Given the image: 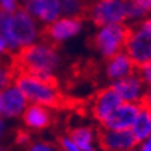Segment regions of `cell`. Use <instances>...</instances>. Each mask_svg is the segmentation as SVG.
Wrapping results in <instances>:
<instances>
[{
	"instance_id": "cell-7",
	"label": "cell",
	"mask_w": 151,
	"mask_h": 151,
	"mask_svg": "<svg viewBox=\"0 0 151 151\" xmlns=\"http://www.w3.org/2000/svg\"><path fill=\"white\" fill-rule=\"evenodd\" d=\"M85 30V20L83 17H67L60 15L58 20L50 23L44 27L42 33L45 40L55 45L65 44L71 40H76Z\"/></svg>"
},
{
	"instance_id": "cell-28",
	"label": "cell",
	"mask_w": 151,
	"mask_h": 151,
	"mask_svg": "<svg viewBox=\"0 0 151 151\" xmlns=\"http://www.w3.org/2000/svg\"><path fill=\"white\" fill-rule=\"evenodd\" d=\"M134 151H151V134L147 137V139L137 142Z\"/></svg>"
},
{
	"instance_id": "cell-11",
	"label": "cell",
	"mask_w": 151,
	"mask_h": 151,
	"mask_svg": "<svg viewBox=\"0 0 151 151\" xmlns=\"http://www.w3.org/2000/svg\"><path fill=\"white\" fill-rule=\"evenodd\" d=\"M98 144L103 151H134L137 141L130 130L103 129L98 134Z\"/></svg>"
},
{
	"instance_id": "cell-31",
	"label": "cell",
	"mask_w": 151,
	"mask_h": 151,
	"mask_svg": "<svg viewBox=\"0 0 151 151\" xmlns=\"http://www.w3.org/2000/svg\"><path fill=\"white\" fill-rule=\"evenodd\" d=\"M29 2H33V0H29Z\"/></svg>"
},
{
	"instance_id": "cell-24",
	"label": "cell",
	"mask_w": 151,
	"mask_h": 151,
	"mask_svg": "<svg viewBox=\"0 0 151 151\" xmlns=\"http://www.w3.org/2000/svg\"><path fill=\"white\" fill-rule=\"evenodd\" d=\"M21 6V0H0V11L12 12Z\"/></svg>"
},
{
	"instance_id": "cell-22",
	"label": "cell",
	"mask_w": 151,
	"mask_h": 151,
	"mask_svg": "<svg viewBox=\"0 0 151 151\" xmlns=\"http://www.w3.org/2000/svg\"><path fill=\"white\" fill-rule=\"evenodd\" d=\"M136 73L139 74V77L147 85V88H151V60H148V62H145V64L139 65V67H137V70H136Z\"/></svg>"
},
{
	"instance_id": "cell-13",
	"label": "cell",
	"mask_w": 151,
	"mask_h": 151,
	"mask_svg": "<svg viewBox=\"0 0 151 151\" xmlns=\"http://www.w3.org/2000/svg\"><path fill=\"white\" fill-rule=\"evenodd\" d=\"M137 70V65L133 62V59L122 50V52L110 56L104 60L103 73L109 83H113L116 80H121L130 74H134Z\"/></svg>"
},
{
	"instance_id": "cell-8",
	"label": "cell",
	"mask_w": 151,
	"mask_h": 151,
	"mask_svg": "<svg viewBox=\"0 0 151 151\" xmlns=\"http://www.w3.org/2000/svg\"><path fill=\"white\" fill-rule=\"evenodd\" d=\"M27 104L29 101L15 83L0 91V116L8 121L20 119Z\"/></svg>"
},
{
	"instance_id": "cell-21",
	"label": "cell",
	"mask_w": 151,
	"mask_h": 151,
	"mask_svg": "<svg viewBox=\"0 0 151 151\" xmlns=\"http://www.w3.org/2000/svg\"><path fill=\"white\" fill-rule=\"evenodd\" d=\"M58 147L60 151H80L77 144L74 142V139L68 133H64L58 137Z\"/></svg>"
},
{
	"instance_id": "cell-20",
	"label": "cell",
	"mask_w": 151,
	"mask_h": 151,
	"mask_svg": "<svg viewBox=\"0 0 151 151\" xmlns=\"http://www.w3.org/2000/svg\"><path fill=\"white\" fill-rule=\"evenodd\" d=\"M26 151H60L58 144H53L45 139H32V142L26 147Z\"/></svg>"
},
{
	"instance_id": "cell-16",
	"label": "cell",
	"mask_w": 151,
	"mask_h": 151,
	"mask_svg": "<svg viewBox=\"0 0 151 151\" xmlns=\"http://www.w3.org/2000/svg\"><path fill=\"white\" fill-rule=\"evenodd\" d=\"M68 134L74 139L77 144L80 151H98L100 144H98V132L88 124H79L68 132Z\"/></svg>"
},
{
	"instance_id": "cell-14",
	"label": "cell",
	"mask_w": 151,
	"mask_h": 151,
	"mask_svg": "<svg viewBox=\"0 0 151 151\" xmlns=\"http://www.w3.org/2000/svg\"><path fill=\"white\" fill-rule=\"evenodd\" d=\"M24 8L30 12L33 18H36L42 27L48 26L62 15L60 0H33V2L26 0Z\"/></svg>"
},
{
	"instance_id": "cell-9",
	"label": "cell",
	"mask_w": 151,
	"mask_h": 151,
	"mask_svg": "<svg viewBox=\"0 0 151 151\" xmlns=\"http://www.w3.org/2000/svg\"><path fill=\"white\" fill-rule=\"evenodd\" d=\"M122 103V100L116 94V91L109 85L103 89H100L91 101L89 110H91V116L101 125L119 104Z\"/></svg>"
},
{
	"instance_id": "cell-23",
	"label": "cell",
	"mask_w": 151,
	"mask_h": 151,
	"mask_svg": "<svg viewBox=\"0 0 151 151\" xmlns=\"http://www.w3.org/2000/svg\"><path fill=\"white\" fill-rule=\"evenodd\" d=\"M14 142H15V145H18V147H21V148L27 147V145L32 142L30 132H27L26 129L17 132V133H15V136H14Z\"/></svg>"
},
{
	"instance_id": "cell-25",
	"label": "cell",
	"mask_w": 151,
	"mask_h": 151,
	"mask_svg": "<svg viewBox=\"0 0 151 151\" xmlns=\"http://www.w3.org/2000/svg\"><path fill=\"white\" fill-rule=\"evenodd\" d=\"M11 55V50H9V45L6 42V40L0 35V60L3 59H8V56Z\"/></svg>"
},
{
	"instance_id": "cell-18",
	"label": "cell",
	"mask_w": 151,
	"mask_h": 151,
	"mask_svg": "<svg viewBox=\"0 0 151 151\" xmlns=\"http://www.w3.org/2000/svg\"><path fill=\"white\" fill-rule=\"evenodd\" d=\"M17 65L8 59L0 60V91L6 89L8 86L15 83L17 77Z\"/></svg>"
},
{
	"instance_id": "cell-1",
	"label": "cell",
	"mask_w": 151,
	"mask_h": 151,
	"mask_svg": "<svg viewBox=\"0 0 151 151\" xmlns=\"http://www.w3.org/2000/svg\"><path fill=\"white\" fill-rule=\"evenodd\" d=\"M42 30V26L24 6L12 12L0 11V35L6 40L12 55L40 41Z\"/></svg>"
},
{
	"instance_id": "cell-26",
	"label": "cell",
	"mask_w": 151,
	"mask_h": 151,
	"mask_svg": "<svg viewBox=\"0 0 151 151\" xmlns=\"http://www.w3.org/2000/svg\"><path fill=\"white\" fill-rule=\"evenodd\" d=\"M132 3H134L136 6H139L145 14H151V0H130Z\"/></svg>"
},
{
	"instance_id": "cell-3",
	"label": "cell",
	"mask_w": 151,
	"mask_h": 151,
	"mask_svg": "<svg viewBox=\"0 0 151 151\" xmlns=\"http://www.w3.org/2000/svg\"><path fill=\"white\" fill-rule=\"evenodd\" d=\"M15 85L21 89L30 104H41L56 109L62 103V92L55 79H44L26 71H18Z\"/></svg>"
},
{
	"instance_id": "cell-10",
	"label": "cell",
	"mask_w": 151,
	"mask_h": 151,
	"mask_svg": "<svg viewBox=\"0 0 151 151\" xmlns=\"http://www.w3.org/2000/svg\"><path fill=\"white\" fill-rule=\"evenodd\" d=\"M110 86L116 91V94L119 95V98L124 103H136V104L144 103V98L148 89L137 73L130 74L121 80L113 82L110 83Z\"/></svg>"
},
{
	"instance_id": "cell-30",
	"label": "cell",
	"mask_w": 151,
	"mask_h": 151,
	"mask_svg": "<svg viewBox=\"0 0 151 151\" xmlns=\"http://www.w3.org/2000/svg\"><path fill=\"white\" fill-rule=\"evenodd\" d=\"M0 151H6V148H5V145L0 142Z\"/></svg>"
},
{
	"instance_id": "cell-6",
	"label": "cell",
	"mask_w": 151,
	"mask_h": 151,
	"mask_svg": "<svg viewBox=\"0 0 151 151\" xmlns=\"http://www.w3.org/2000/svg\"><path fill=\"white\" fill-rule=\"evenodd\" d=\"M86 15L95 26L129 21V0H91Z\"/></svg>"
},
{
	"instance_id": "cell-19",
	"label": "cell",
	"mask_w": 151,
	"mask_h": 151,
	"mask_svg": "<svg viewBox=\"0 0 151 151\" xmlns=\"http://www.w3.org/2000/svg\"><path fill=\"white\" fill-rule=\"evenodd\" d=\"M86 0H60L62 15L67 17H83L86 14Z\"/></svg>"
},
{
	"instance_id": "cell-27",
	"label": "cell",
	"mask_w": 151,
	"mask_h": 151,
	"mask_svg": "<svg viewBox=\"0 0 151 151\" xmlns=\"http://www.w3.org/2000/svg\"><path fill=\"white\" fill-rule=\"evenodd\" d=\"M9 133V121L0 116V142H2Z\"/></svg>"
},
{
	"instance_id": "cell-12",
	"label": "cell",
	"mask_w": 151,
	"mask_h": 151,
	"mask_svg": "<svg viewBox=\"0 0 151 151\" xmlns=\"http://www.w3.org/2000/svg\"><path fill=\"white\" fill-rule=\"evenodd\" d=\"M20 119L27 132L40 133L50 129V125L53 122V109L29 103Z\"/></svg>"
},
{
	"instance_id": "cell-2",
	"label": "cell",
	"mask_w": 151,
	"mask_h": 151,
	"mask_svg": "<svg viewBox=\"0 0 151 151\" xmlns=\"http://www.w3.org/2000/svg\"><path fill=\"white\" fill-rule=\"evenodd\" d=\"M15 65L20 71L44 79H55L62 67V56L58 45L47 40H40L15 55Z\"/></svg>"
},
{
	"instance_id": "cell-5",
	"label": "cell",
	"mask_w": 151,
	"mask_h": 151,
	"mask_svg": "<svg viewBox=\"0 0 151 151\" xmlns=\"http://www.w3.org/2000/svg\"><path fill=\"white\" fill-rule=\"evenodd\" d=\"M124 52L137 67L151 60V14L130 26Z\"/></svg>"
},
{
	"instance_id": "cell-4",
	"label": "cell",
	"mask_w": 151,
	"mask_h": 151,
	"mask_svg": "<svg viewBox=\"0 0 151 151\" xmlns=\"http://www.w3.org/2000/svg\"><path fill=\"white\" fill-rule=\"evenodd\" d=\"M129 29L130 26L127 23L95 26V32L92 33L91 40L95 53L106 60L110 56L122 52L129 36Z\"/></svg>"
},
{
	"instance_id": "cell-15",
	"label": "cell",
	"mask_w": 151,
	"mask_h": 151,
	"mask_svg": "<svg viewBox=\"0 0 151 151\" xmlns=\"http://www.w3.org/2000/svg\"><path fill=\"white\" fill-rule=\"evenodd\" d=\"M141 104L136 103H121L112 115L101 124L103 129H109V130H130V127L133 125L136 115L139 112Z\"/></svg>"
},
{
	"instance_id": "cell-29",
	"label": "cell",
	"mask_w": 151,
	"mask_h": 151,
	"mask_svg": "<svg viewBox=\"0 0 151 151\" xmlns=\"http://www.w3.org/2000/svg\"><path fill=\"white\" fill-rule=\"evenodd\" d=\"M144 106H147L150 110H151V88L147 89V94H145V98H144Z\"/></svg>"
},
{
	"instance_id": "cell-17",
	"label": "cell",
	"mask_w": 151,
	"mask_h": 151,
	"mask_svg": "<svg viewBox=\"0 0 151 151\" xmlns=\"http://www.w3.org/2000/svg\"><path fill=\"white\" fill-rule=\"evenodd\" d=\"M130 132L133 133L134 139L137 142L147 139L151 134V110L147 106L141 104L139 112L136 115V119H134L133 125L130 127Z\"/></svg>"
}]
</instances>
